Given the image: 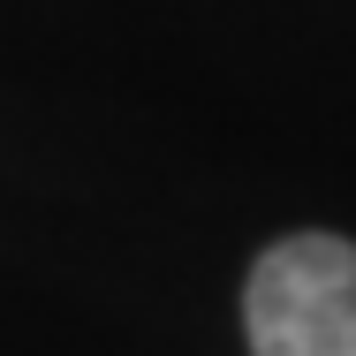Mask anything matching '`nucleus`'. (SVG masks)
<instances>
[{"instance_id": "nucleus-1", "label": "nucleus", "mask_w": 356, "mask_h": 356, "mask_svg": "<svg viewBox=\"0 0 356 356\" xmlns=\"http://www.w3.org/2000/svg\"><path fill=\"white\" fill-rule=\"evenodd\" d=\"M250 356H356V243L281 235L243 288Z\"/></svg>"}]
</instances>
